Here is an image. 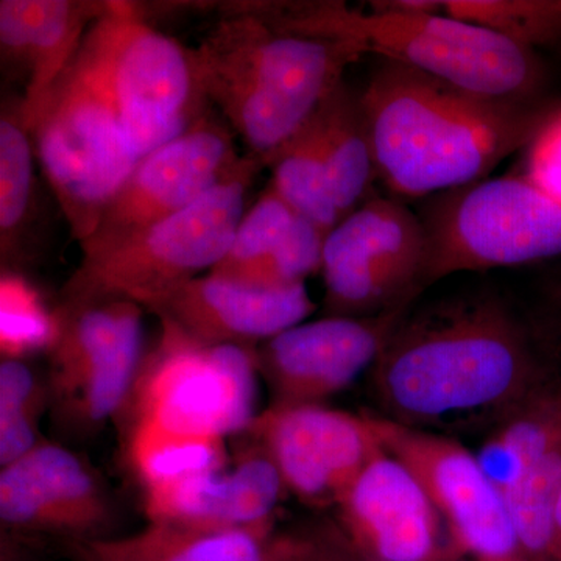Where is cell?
Returning a JSON list of instances; mask_svg holds the SVG:
<instances>
[{
	"instance_id": "1",
	"label": "cell",
	"mask_w": 561,
	"mask_h": 561,
	"mask_svg": "<svg viewBox=\"0 0 561 561\" xmlns=\"http://www.w3.org/2000/svg\"><path fill=\"white\" fill-rule=\"evenodd\" d=\"M371 370L383 419L415 430L508 416L541 379L534 335L490 291L405 313Z\"/></svg>"
},
{
	"instance_id": "2",
	"label": "cell",
	"mask_w": 561,
	"mask_h": 561,
	"mask_svg": "<svg viewBox=\"0 0 561 561\" xmlns=\"http://www.w3.org/2000/svg\"><path fill=\"white\" fill-rule=\"evenodd\" d=\"M378 179L402 198L431 197L486 179L529 147L556 103L479 98L382 60L359 92Z\"/></svg>"
},
{
	"instance_id": "3",
	"label": "cell",
	"mask_w": 561,
	"mask_h": 561,
	"mask_svg": "<svg viewBox=\"0 0 561 561\" xmlns=\"http://www.w3.org/2000/svg\"><path fill=\"white\" fill-rule=\"evenodd\" d=\"M192 62L206 101L264 168L365 57L345 41L280 27L262 2L217 3Z\"/></svg>"
},
{
	"instance_id": "4",
	"label": "cell",
	"mask_w": 561,
	"mask_h": 561,
	"mask_svg": "<svg viewBox=\"0 0 561 561\" xmlns=\"http://www.w3.org/2000/svg\"><path fill=\"white\" fill-rule=\"evenodd\" d=\"M280 22L289 31L354 44L365 55L420 70L479 98L542 99L546 70L538 51L446 13H412L379 2H370V11L343 2H287Z\"/></svg>"
},
{
	"instance_id": "5",
	"label": "cell",
	"mask_w": 561,
	"mask_h": 561,
	"mask_svg": "<svg viewBox=\"0 0 561 561\" xmlns=\"http://www.w3.org/2000/svg\"><path fill=\"white\" fill-rule=\"evenodd\" d=\"M261 169L256 158L242 157L234 172L186 209L81 257L62 287L60 313L113 301L146 309L164 291L213 271L230 249Z\"/></svg>"
},
{
	"instance_id": "6",
	"label": "cell",
	"mask_w": 561,
	"mask_h": 561,
	"mask_svg": "<svg viewBox=\"0 0 561 561\" xmlns=\"http://www.w3.org/2000/svg\"><path fill=\"white\" fill-rule=\"evenodd\" d=\"M161 324L128 400L127 435L225 449V438L247 432L257 415L256 350L205 345Z\"/></svg>"
},
{
	"instance_id": "7",
	"label": "cell",
	"mask_w": 561,
	"mask_h": 561,
	"mask_svg": "<svg viewBox=\"0 0 561 561\" xmlns=\"http://www.w3.org/2000/svg\"><path fill=\"white\" fill-rule=\"evenodd\" d=\"M77 57L110 95L140 160L206 114L190 47L157 31L135 3L111 2Z\"/></svg>"
},
{
	"instance_id": "8",
	"label": "cell",
	"mask_w": 561,
	"mask_h": 561,
	"mask_svg": "<svg viewBox=\"0 0 561 561\" xmlns=\"http://www.w3.org/2000/svg\"><path fill=\"white\" fill-rule=\"evenodd\" d=\"M31 133L70 234L87 241L140 158L110 95L79 58L55 81Z\"/></svg>"
},
{
	"instance_id": "9",
	"label": "cell",
	"mask_w": 561,
	"mask_h": 561,
	"mask_svg": "<svg viewBox=\"0 0 561 561\" xmlns=\"http://www.w3.org/2000/svg\"><path fill=\"white\" fill-rule=\"evenodd\" d=\"M419 216L427 236L426 287L454 273L561 256V205L526 175L483 179L431 195Z\"/></svg>"
},
{
	"instance_id": "10",
	"label": "cell",
	"mask_w": 561,
	"mask_h": 561,
	"mask_svg": "<svg viewBox=\"0 0 561 561\" xmlns=\"http://www.w3.org/2000/svg\"><path fill=\"white\" fill-rule=\"evenodd\" d=\"M427 236L419 214L373 195L324 239L327 311L370 317L409 308L426 289Z\"/></svg>"
},
{
	"instance_id": "11",
	"label": "cell",
	"mask_w": 561,
	"mask_h": 561,
	"mask_svg": "<svg viewBox=\"0 0 561 561\" xmlns=\"http://www.w3.org/2000/svg\"><path fill=\"white\" fill-rule=\"evenodd\" d=\"M383 451L411 470L440 513L453 549L476 560L519 556L518 537L478 456L432 432L371 416Z\"/></svg>"
},
{
	"instance_id": "12",
	"label": "cell",
	"mask_w": 561,
	"mask_h": 561,
	"mask_svg": "<svg viewBox=\"0 0 561 561\" xmlns=\"http://www.w3.org/2000/svg\"><path fill=\"white\" fill-rule=\"evenodd\" d=\"M241 160L228 125L203 114L138 162L106 205L98 228L79 243L81 254L101 253L175 216L227 179Z\"/></svg>"
},
{
	"instance_id": "13",
	"label": "cell",
	"mask_w": 561,
	"mask_h": 561,
	"mask_svg": "<svg viewBox=\"0 0 561 561\" xmlns=\"http://www.w3.org/2000/svg\"><path fill=\"white\" fill-rule=\"evenodd\" d=\"M247 432L278 468L287 491L311 504H337L382 451L371 416L321 404H273Z\"/></svg>"
},
{
	"instance_id": "14",
	"label": "cell",
	"mask_w": 561,
	"mask_h": 561,
	"mask_svg": "<svg viewBox=\"0 0 561 561\" xmlns=\"http://www.w3.org/2000/svg\"><path fill=\"white\" fill-rule=\"evenodd\" d=\"M526 556L549 560L561 493V397L537 393L505 416L476 454Z\"/></svg>"
},
{
	"instance_id": "15",
	"label": "cell",
	"mask_w": 561,
	"mask_h": 561,
	"mask_svg": "<svg viewBox=\"0 0 561 561\" xmlns=\"http://www.w3.org/2000/svg\"><path fill=\"white\" fill-rule=\"evenodd\" d=\"M409 309L302 321L261 343L257 370L271 386L273 404H320L346 389L362 371L373 368Z\"/></svg>"
},
{
	"instance_id": "16",
	"label": "cell",
	"mask_w": 561,
	"mask_h": 561,
	"mask_svg": "<svg viewBox=\"0 0 561 561\" xmlns=\"http://www.w3.org/2000/svg\"><path fill=\"white\" fill-rule=\"evenodd\" d=\"M335 505L351 546L364 561L461 557L443 535L446 526L440 513L415 476L383 449Z\"/></svg>"
},
{
	"instance_id": "17",
	"label": "cell",
	"mask_w": 561,
	"mask_h": 561,
	"mask_svg": "<svg viewBox=\"0 0 561 561\" xmlns=\"http://www.w3.org/2000/svg\"><path fill=\"white\" fill-rule=\"evenodd\" d=\"M146 309L192 341L253 348L302 323L317 305L306 284L260 287L206 273L164 291Z\"/></svg>"
},
{
	"instance_id": "18",
	"label": "cell",
	"mask_w": 561,
	"mask_h": 561,
	"mask_svg": "<svg viewBox=\"0 0 561 561\" xmlns=\"http://www.w3.org/2000/svg\"><path fill=\"white\" fill-rule=\"evenodd\" d=\"M110 518L101 483L62 446L43 442L0 471V519L11 529L87 540L98 538Z\"/></svg>"
},
{
	"instance_id": "19",
	"label": "cell",
	"mask_w": 561,
	"mask_h": 561,
	"mask_svg": "<svg viewBox=\"0 0 561 561\" xmlns=\"http://www.w3.org/2000/svg\"><path fill=\"white\" fill-rule=\"evenodd\" d=\"M110 0H2V60L24 76V98L18 106L22 124L32 130L41 105L55 81L68 69L84 36L110 9Z\"/></svg>"
},
{
	"instance_id": "20",
	"label": "cell",
	"mask_w": 561,
	"mask_h": 561,
	"mask_svg": "<svg viewBox=\"0 0 561 561\" xmlns=\"http://www.w3.org/2000/svg\"><path fill=\"white\" fill-rule=\"evenodd\" d=\"M286 483L260 446L232 470L201 472L144 491L150 522L238 529L273 527Z\"/></svg>"
},
{
	"instance_id": "21",
	"label": "cell",
	"mask_w": 561,
	"mask_h": 561,
	"mask_svg": "<svg viewBox=\"0 0 561 561\" xmlns=\"http://www.w3.org/2000/svg\"><path fill=\"white\" fill-rule=\"evenodd\" d=\"M305 540L280 537L273 527H214L150 522L119 538L73 540L80 561H297Z\"/></svg>"
},
{
	"instance_id": "22",
	"label": "cell",
	"mask_w": 561,
	"mask_h": 561,
	"mask_svg": "<svg viewBox=\"0 0 561 561\" xmlns=\"http://www.w3.org/2000/svg\"><path fill=\"white\" fill-rule=\"evenodd\" d=\"M142 311L136 302L113 301L58 313L50 350L55 386L62 397L105 367L133 339L142 337Z\"/></svg>"
},
{
	"instance_id": "23",
	"label": "cell",
	"mask_w": 561,
	"mask_h": 561,
	"mask_svg": "<svg viewBox=\"0 0 561 561\" xmlns=\"http://www.w3.org/2000/svg\"><path fill=\"white\" fill-rule=\"evenodd\" d=\"M328 181L341 220L370 201L378 181L360 94L343 81L323 103Z\"/></svg>"
},
{
	"instance_id": "24",
	"label": "cell",
	"mask_w": 561,
	"mask_h": 561,
	"mask_svg": "<svg viewBox=\"0 0 561 561\" xmlns=\"http://www.w3.org/2000/svg\"><path fill=\"white\" fill-rule=\"evenodd\" d=\"M267 168L272 169L273 190L298 216L311 221L324 236L337 227L341 217L328 181L323 105L273 154Z\"/></svg>"
},
{
	"instance_id": "25",
	"label": "cell",
	"mask_w": 561,
	"mask_h": 561,
	"mask_svg": "<svg viewBox=\"0 0 561 561\" xmlns=\"http://www.w3.org/2000/svg\"><path fill=\"white\" fill-rule=\"evenodd\" d=\"M35 146L18 111L0 117V251L2 260L16 257L22 236L31 225L35 197Z\"/></svg>"
},
{
	"instance_id": "26",
	"label": "cell",
	"mask_w": 561,
	"mask_h": 561,
	"mask_svg": "<svg viewBox=\"0 0 561 561\" xmlns=\"http://www.w3.org/2000/svg\"><path fill=\"white\" fill-rule=\"evenodd\" d=\"M443 13L537 51L561 46V0H446Z\"/></svg>"
},
{
	"instance_id": "27",
	"label": "cell",
	"mask_w": 561,
	"mask_h": 561,
	"mask_svg": "<svg viewBox=\"0 0 561 561\" xmlns=\"http://www.w3.org/2000/svg\"><path fill=\"white\" fill-rule=\"evenodd\" d=\"M297 216L268 183L253 206L243 214L224 260L209 273L225 278L241 275L283 241Z\"/></svg>"
},
{
	"instance_id": "28",
	"label": "cell",
	"mask_w": 561,
	"mask_h": 561,
	"mask_svg": "<svg viewBox=\"0 0 561 561\" xmlns=\"http://www.w3.org/2000/svg\"><path fill=\"white\" fill-rule=\"evenodd\" d=\"M2 350L3 357L20 359L25 350L54 345L58 334V320H50L20 286L2 284Z\"/></svg>"
},
{
	"instance_id": "29",
	"label": "cell",
	"mask_w": 561,
	"mask_h": 561,
	"mask_svg": "<svg viewBox=\"0 0 561 561\" xmlns=\"http://www.w3.org/2000/svg\"><path fill=\"white\" fill-rule=\"evenodd\" d=\"M527 149L524 175L561 205V108Z\"/></svg>"
},
{
	"instance_id": "30",
	"label": "cell",
	"mask_w": 561,
	"mask_h": 561,
	"mask_svg": "<svg viewBox=\"0 0 561 561\" xmlns=\"http://www.w3.org/2000/svg\"><path fill=\"white\" fill-rule=\"evenodd\" d=\"M44 391L27 365L14 357L0 364V413L43 411Z\"/></svg>"
},
{
	"instance_id": "31",
	"label": "cell",
	"mask_w": 561,
	"mask_h": 561,
	"mask_svg": "<svg viewBox=\"0 0 561 561\" xmlns=\"http://www.w3.org/2000/svg\"><path fill=\"white\" fill-rule=\"evenodd\" d=\"M297 561H346L341 552L327 542L305 540Z\"/></svg>"
},
{
	"instance_id": "32",
	"label": "cell",
	"mask_w": 561,
	"mask_h": 561,
	"mask_svg": "<svg viewBox=\"0 0 561 561\" xmlns=\"http://www.w3.org/2000/svg\"><path fill=\"white\" fill-rule=\"evenodd\" d=\"M549 560L561 561V493L559 501H557L556 512H553L552 541Z\"/></svg>"
},
{
	"instance_id": "33",
	"label": "cell",
	"mask_w": 561,
	"mask_h": 561,
	"mask_svg": "<svg viewBox=\"0 0 561 561\" xmlns=\"http://www.w3.org/2000/svg\"><path fill=\"white\" fill-rule=\"evenodd\" d=\"M553 298H556V312H557V323L560 324L561 330V280L559 284V287H557L556 295H553Z\"/></svg>"
},
{
	"instance_id": "34",
	"label": "cell",
	"mask_w": 561,
	"mask_h": 561,
	"mask_svg": "<svg viewBox=\"0 0 561 561\" xmlns=\"http://www.w3.org/2000/svg\"><path fill=\"white\" fill-rule=\"evenodd\" d=\"M524 553H519V556L508 557V559H500V560H479V561H529L524 559Z\"/></svg>"
},
{
	"instance_id": "35",
	"label": "cell",
	"mask_w": 561,
	"mask_h": 561,
	"mask_svg": "<svg viewBox=\"0 0 561 561\" xmlns=\"http://www.w3.org/2000/svg\"><path fill=\"white\" fill-rule=\"evenodd\" d=\"M443 561H479V560H465L463 557H454V559L443 560Z\"/></svg>"
}]
</instances>
